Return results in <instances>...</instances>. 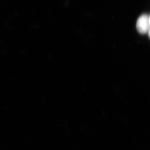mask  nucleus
I'll list each match as a JSON object with an SVG mask.
<instances>
[{
  "label": "nucleus",
  "mask_w": 150,
  "mask_h": 150,
  "mask_svg": "<svg viewBox=\"0 0 150 150\" xmlns=\"http://www.w3.org/2000/svg\"><path fill=\"white\" fill-rule=\"evenodd\" d=\"M150 26L149 18L146 15H143L138 19L137 22V30L141 34H145L148 32Z\"/></svg>",
  "instance_id": "f257e3e1"
},
{
  "label": "nucleus",
  "mask_w": 150,
  "mask_h": 150,
  "mask_svg": "<svg viewBox=\"0 0 150 150\" xmlns=\"http://www.w3.org/2000/svg\"><path fill=\"white\" fill-rule=\"evenodd\" d=\"M149 23H150V17L149 18Z\"/></svg>",
  "instance_id": "7ed1b4c3"
},
{
  "label": "nucleus",
  "mask_w": 150,
  "mask_h": 150,
  "mask_svg": "<svg viewBox=\"0 0 150 150\" xmlns=\"http://www.w3.org/2000/svg\"><path fill=\"white\" fill-rule=\"evenodd\" d=\"M149 35L150 37V29H149Z\"/></svg>",
  "instance_id": "f03ea898"
}]
</instances>
